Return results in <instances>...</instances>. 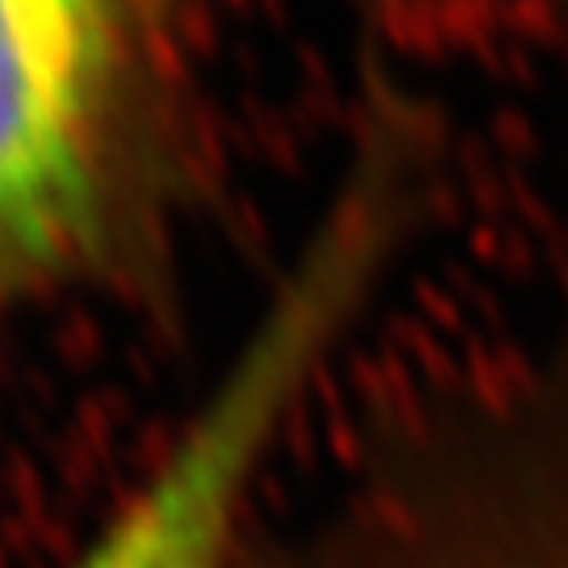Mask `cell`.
I'll return each instance as SVG.
<instances>
[{"mask_svg": "<svg viewBox=\"0 0 568 568\" xmlns=\"http://www.w3.org/2000/svg\"><path fill=\"white\" fill-rule=\"evenodd\" d=\"M194 0H0V328L156 262Z\"/></svg>", "mask_w": 568, "mask_h": 568, "instance_id": "obj_1", "label": "cell"}, {"mask_svg": "<svg viewBox=\"0 0 568 568\" xmlns=\"http://www.w3.org/2000/svg\"><path fill=\"white\" fill-rule=\"evenodd\" d=\"M392 178L358 164L253 333L68 568H244V527L286 426L342 349L387 248Z\"/></svg>", "mask_w": 568, "mask_h": 568, "instance_id": "obj_2", "label": "cell"}, {"mask_svg": "<svg viewBox=\"0 0 568 568\" xmlns=\"http://www.w3.org/2000/svg\"><path fill=\"white\" fill-rule=\"evenodd\" d=\"M274 568H535L485 548L400 485L354 493L316 539Z\"/></svg>", "mask_w": 568, "mask_h": 568, "instance_id": "obj_3", "label": "cell"}]
</instances>
